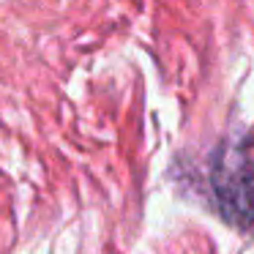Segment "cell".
<instances>
[{
	"label": "cell",
	"instance_id": "obj_1",
	"mask_svg": "<svg viewBox=\"0 0 254 254\" xmlns=\"http://www.w3.org/2000/svg\"><path fill=\"white\" fill-rule=\"evenodd\" d=\"M216 208L230 224L254 230V137L224 139L208 164Z\"/></svg>",
	"mask_w": 254,
	"mask_h": 254
}]
</instances>
